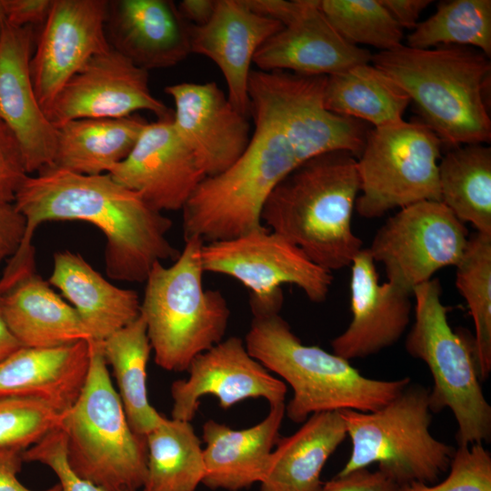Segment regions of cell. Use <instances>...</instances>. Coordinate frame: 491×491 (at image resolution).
Segmentation results:
<instances>
[{
  "mask_svg": "<svg viewBox=\"0 0 491 491\" xmlns=\"http://www.w3.org/2000/svg\"><path fill=\"white\" fill-rule=\"evenodd\" d=\"M326 80L251 71L253 135L241 156L223 173L205 177L183 207L185 239L196 237L205 244L259 229L269 195L299 165L332 151L360 155L366 125L325 107Z\"/></svg>",
  "mask_w": 491,
  "mask_h": 491,
  "instance_id": "obj_1",
  "label": "cell"
},
{
  "mask_svg": "<svg viewBox=\"0 0 491 491\" xmlns=\"http://www.w3.org/2000/svg\"><path fill=\"white\" fill-rule=\"evenodd\" d=\"M14 205L25 220L24 239L10 258L16 265L35 258L34 233L49 221H84L101 230L105 273L115 280L144 283L155 263L180 253L167 239L172 221L109 174L48 166L25 178Z\"/></svg>",
  "mask_w": 491,
  "mask_h": 491,
  "instance_id": "obj_2",
  "label": "cell"
},
{
  "mask_svg": "<svg viewBox=\"0 0 491 491\" xmlns=\"http://www.w3.org/2000/svg\"><path fill=\"white\" fill-rule=\"evenodd\" d=\"M359 191L356 156L342 150L324 153L275 187L264 205L262 223L316 265L340 270L350 266L363 249L352 227Z\"/></svg>",
  "mask_w": 491,
  "mask_h": 491,
  "instance_id": "obj_3",
  "label": "cell"
},
{
  "mask_svg": "<svg viewBox=\"0 0 491 491\" xmlns=\"http://www.w3.org/2000/svg\"><path fill=\"white\" fill-rule=\"evenodd\" d=\"M372 65L414 102L425 123L448 149L491 140V63L468 46L407 45L373 55Z\"/></svg>",
  "mask_w": 491,
  "mask_h": 491,
  "instance_id": "obj_4",
  "label": "cell"
},
{
  "mask_svg": "<svg viewBox=\"0 0 491 491\" xmlns=\"http://www.w3.org/2000/svg\"><path fill=\"white\" fill-rule=\"evenodd\" d=\"M244 342L255 359L292 387L294 394L286 415L294 423H304L321 412L376 411L411 383L408 376L369 378L348 360L304 345L279 313L253 316Z\"/></svg>",
  "mask_w": 491,
  "mask_h": 491,
  "instance_id": "obj_5",
  "label": "cell"
},
{
  "mask_svg": "<svg viewBox=\"0 0 491 491\" xmlns=\"http://www.w3.org/2000/svg\"><path fill=\"white\" fill-rule=\"evenodd\" d=\"M203 245L185 239L174 263H155L145 282L140 315L155 362L166 371H186L195 357L224 340L228 326L225 297L203 284Z\"/></svg>",
  "mask_w": 491,
  "mask_h": 491,
  "instance_id": "obj_6",
  "label": "cell"
},
{
  "mask_svg": "<svg viewBox=\"0 0 491 491\" xmlns=\"http://www.w3.org/2000/svg\"><path fill=\"white\" fill-rule=\"evenodd\" d=\"M90 364L84 388L63 413L71 468L105 491H140L147 466L145 436L128 424L113 386L99 341L89 340Z\"/></svg>",
  "mask_w": 491,
  "mask_h": 491,
  "instance_id": "obj_7",
  "label": "cell"
},
{
  "mask_svg": "<svg viewBox=\"0 0 491 491\" xmlns=\"http://www.w3.org/2000/svg\"><path fill=\"white\" fill-rule=\"evenodd\" d=\"M339 412L352 451L337 476L376 463L377 469L400 486L411 482L432 485L448 471L456 448L430 433L429 390L422 385L410 383L373 412Z\"/></svg>",
  "mask_w": 491,
  "mask_h": 491,
  "instance_id": "obj_8",
  "label": "cell"
},
{
  "mask_svg": "<svg viewBox=\"0 0 491 491\" xmlns=\"http://www.w3.org/2000/svg\"><path fill=\"white\" fill-rule=\"evenodd\" d=\"M415 321L405 347L408 355L427 366L434 386L429 391L433 414L448 408L456 422L458 446L483 444L491 439V406L478 377L473 342L455 332L447 308L441 301L438 279H430L412 293Z\"/></svg>",
  "mask_w": 491,
  "mask_h": 491,
  "instance_id": "obj_9",
  "label": "cell"
},
{
  "mask_svg": "<svg viewBox=\"0 0 491 491\" xmlns=\"http://www.w3.org/2000/svg\"><path fill=\"white\" fill-rule=\"evenodd\" d=\"M442 142L421 120L368 130L356 158L360 191L355 209L377 218L395 208L439 201L438 163Z\"/></svg>",
  "mask_w": 491,
  "mask_h": 491,
  "instance_id": "obj_10",
  "label": "cell"
},
{
  "mask_svg": "<svg viewBox=\"0 0 491 491\" xmlns=\"http://www.w3.org/2000/svg\"><path fill=\"white\" fill-rule=\"evenodd\" d=\"M201 259L205 273L233 277L250 291L252 316L280 313L282 286L286 284L296 286L310 301L322 303L334 279L331 271L265 225L234 238L204 244Z\"/></svg>",
  "mask_w": 491,
  "mask_h": 491,
  "instance_id": "obj_11",
  "label": "cell"
},
{
  "mask_svg": "<svg viewBox=\"0 0 491 491\" xmlns=\"http://www.w3.org/2000/svg\"><path fill=\"white\" fill-rule=\"evenodd\" d=\"M465 224L439 201L400 208L377 229L367 248L387 281L413 293L438 270L456 266L468 242Z\"/></svg>",
  "mask_w": 491,
  "mask_h": 491,
  "instance_id": "obj_12",
  "label": "cell"
},
{
  "mask_svg": "<svg viewBox=\"0 0 491 491\" xmlns=\"http://www.w3.org/2000/svg\"><path fill=\"white\" fill-rule=\"evenodd\" d=\"M148 71L112 47L93 56L60 89L45 110L56 127L81 118H121L139 111L157 120L172 119V111L154 96Z\"/></svg>",
  "mask_w": 491,
  "mask_h": 491,
  "instance_id": "obj_13",
  "label": "cell"
},
{
  "mask_svg": "<svg viewBox=\"0 0 491 491\" xmlns=\"http://www.w3.org/2000/svg\"><path fill=\"white\" fill-rule=\"evenodd\" d=\"M107 11L106 0H54L30 61L44 112L93 56L111 48L105 30Z\"/></svg>",
  "mask_w": 491,
  "mask_h": 491,
  "instance_id": "obj_14",
  "label": "cell"
},
{
  "mask_svg": "<svg viewBox=\"0 0 491 491\" xmlns=\"http://www.w3.org/2000/svg\"><path fill=\"white\" fill-rule=\"evenodd\" d=\"M189 377L171 386L172 418L191 422L199 399L205 395L218 398L227 409L248 398H265L270 406L285 403L287 387L247 351L237 336L222 340L198 355L187 370Z\"/></svg>",
  "mask_w": 491,
  "mask_h": 491,
  "instance_id": "obj_15",
  "label": "cell"
},
{
  "mask_svg": "<svg viewBox=\"0 0 491 491\" xmlns=\"http://www.w3.org/2000/svg\"><path fill=\"white\" fill-rule=\"evenodd\" d=\"M165 92L175 104L172 123L205 177L228 169L250 140L248 117L238 112L215 82L179 83Z\"/></svg>",
  "mask_w": 491,
  "mask_h": 491,
  "instance_id": "obj_16",
  "label": "cell"
},
{
  "mask_svg": "<svg viewBox=\"0 0 491 491\" xmlns=\"http://www.w3.org/2000/svg\"><path fill=\"white\" fill-rule=\"evenodd\" d=\"M108 174L160 212L182 210L205 178L172 119L148 122L128 156Z\"/></svg>",
  "mask_w": 491,
  "mask_h": 491,
  "instance_id": "obj_17",
  "label": "cell"
},
{
  "mask_svg": "<svg viewBox=\"0 0 491 491\" xmlns=\"http://www.w3.org/2000/svg\"><path fill=\"white\" fill-rule=\"evenodd\" d=\"M34 27L5 22L0 37V123L17 139L29 175L53 166L56 128L41 107L34 88L30 61Z\"/></svg>",
  "mask_w": 491,
  "mask_h": 491,
  "instance_id": "obj_18",
  "label": "cell"
},
{
  "mask_svg": "<svg viewBox=\"0 0 491 491\" xmlns=\"http://www.w3.org/2000/svg\"><path fill=\"white\" fill-rule=\"evenodd\" d=\"M366 48L346 42L332 26L320 0H301L295 16L257 50L258 70L329 76L372 61Z\"/></svg>",
  "mask_w": 491,
  "mask_h": 491,
  "instance_id": "obj_19",
  "label": "cell"
},
{
  "mask_svg": "<svg viewBox=\"0 0 491 491\" xmlns=\"http://www.w3.org/2000/svg\"><path fill=\"white\" fill-rule=\"evenodd\" d=\"M283 25L253 10L246 0H216L203 25H190L191 53L212 60L221 71L227 98L241 114L250 115L248 82L254 56Z\"/></svg>",
  "mask_w": 491,
  "mask_h": 491,
  "instance_id": "obj_20",
  "label": "cell"
},
{
  "mask_svg": "<svg viewBox=\"0 0 491 491\" xmlns=\"http://www.w3.org/2000/svg\"><path fill=\"white\" fill-rule=\"evenodd\" d=\"M352 320L331 341L333 353L350 361L395 345L410 323L412 294L388 281L379 283L375 261L363 248L351 264Z\"/></svg>",
  "mask_w": 491,
  "mask_h": 491,
  "instance_id": "obj_21",
  "label": "cell"
},
{
  "mask_svg": "<svg viewBox=\"0 0 491 491\" xmlns=\"http://www.w3.org/2000/svg\"><path fill=\"white\" fill-rule=\"evenodd\" d=\"M110 46L146 71L174 66L191 53L190 25L169 0L108 1Z\"/></svg>",
  "mask_w": 491,
  "mask_h": 491,
  "instance_id": "obj_22",
  "label": "cell"
},
{
  "mask_svg": "<svg viewBox=\"0 0 491 491\" xmlns=\"http://www.w3.org/2000/svg\"><path fill=\"white\" fill-rule=\"evenodd\" d=\"M88 341L52 348L17 349L0 362V397L35 399L62 414L66 412L86 381Z\"/></svg>",
  "mask_w": 491,
  "mask_h": 491,
  "instance_id": "obj_23",
  "label": "cell"
},
{
  "mask_svg": "<svg viewBox=\"0 0 491 491\" xmlns=\"http://www.w3.org/2000/svg\"><path fill=\"white\" fill-rule=\"evenodd\" d=\"M285 415V403L270 406L265 419L241 430L207 420L203 426L205 472L202 484L211 489L238 491L261 483Z\"/></svg>",
  "mask_w": 491,
  "mask_h": 491,
  "instance_id": "obj_24",
  "label": "cell"
},
{
  "mask_svg": "<svg viewBox=\"0 0 491 491\" xmlns=\"http://www.w3.org/2000/svg\"><path fill=\"white\" fill-rule=\"evenodd\" d=\"M3 319L24 347L52 348L91 340L75 308L35 271L0 295Z\"/></svg>",
  "mask_w": 491,
  "mask_h": 491,
  "instance_id": "obj_25",
  "label": "cell"
},
{
  "mask_svg": "<svg viewBox=\"0 0 491 491\" xmlns=\"http://www.w3.org/2000/svg\"><path fill=\"white\" fill-rule=\"evenodd\" d=\"M47 282L75 308L91 340L103 341L140 316L138 294L108 282L79 254L56 252Z\"/></svg>",
  "mask_w": 491,
  "mask_h": 491,
  "instance_id": "obj_26",
  "label": "cell"
},
{
  "mask_svg": "<svg viewBox=\"0 0 491 491\" xmlns=\"http://www.w3.org/2000/svg\"><path fill=\"white\" fill-rule=\"evenodd\" d=\"M339 411L311 415L294 434L277 440L260 491H321V473L345 441Z\"/></svg>",
  "mask_w": 491,
  "mask_h": 491,
  "instance_id": "obj_27",
  "label": "cell"
},
{
  "mask_svg": "<svg viewBox=\"0 0 491 491\" xmlns=\"http://www.w3.org/2000/svg\"><path fill=\"white\" fill-rule=\"evenodd\" d=\"M147 123L138 114L65 122L55 127L53 166L83 175L108 174L128 156Z\"/></svg>",
  "mask_w": 491,
  "mask_h": 491,
  "instance_id": "obj_28",
  "label": "cell"
},
{
  "mask_svg": "<svg viewBox=\"0 0 491 491\" xmlns=\"http://www.w3.org/2000/svg\"><path fill=\"white\" fill-rule=\"evenodd\" d=\"M411 103L406 93L370 63L326 76L324 105L331 113L374 127L395 124Z\"/></svg>",
  "mask_w": 491,
  "mask_h": 491,
  "instance_id": "obj_29",
  "label": "cell"
},
{
  "mask_svg": "<svg viewBox=\"0 0 491 491\" xmlns=\"http://www.w3.org/2000/svg\"><path fill=\"white\" fill-rule=\"evenodd\" d=\"M440 202L462 223L491 235V148L483 144L448 149L438 163Z\"/></svg>",
  "mask_w": 491,
  "mask_h": 491,
  "instance_id": "obj_30",
  "label": "cell"
},
{
  "mask_svg": "<svg viewBox=\"0 0 491 491\" xmlns=\"http://www.w3.org/2000/svg\"><path fill=\"white\" fill-rule=\"evenodd\" d=\"M100 346L106 364L113 368L129 426L136 434L146 436L165 416L148 401L146 366L152 348L145 319L140 315L100 341Z\"/></svg>",
  "mask_w": 491,
  "mask_h": 491,
  "instance_id": "obj_31",
  "label": "cell"
},
{
  "mask_svg": "<svg viewBox=\"0 0 491 491\" xmlns=\"http://www.w3.org/2000/svg\"><path fill=\"white\" fill-rule=\"evenodd\" d=\"M143 491H195L205 476L201 441L190 422L165 417L145 436Z\"/></svg>",
  "mask_w": 491,
  "mask_h": 491,
  "instance_id": "obj_32",
  "label": "cell"
},
{
  "mask_svg": "<svg viewBox=\"0 0 491 491\" xmlns=\"http://www.w3.org/2000/svg\"><path fill=\"white\" fill-rule=\"evenodd\" d=\"M456 286L466 302L475 336L472 340L478 377L491 373V235L476 232L456 266Z\"/></svg>",
  "mask_w": 491,
  "mask_h": 491,
  "instance_id": "obj_33",
  "label": "cell"
},
{
  "mask_svg": "<svg viewBox=\"0 0 491 491\" xmlns=\"http://www.w3.org/2000/svg\"><path fill=\"white\" fill-rule=\"evenodd\" d=\"M441 45L476 48L491 55V1L449 0L407 35V46L428 49Z\"/></svg>",
  "mask_w": 491,
  "mask_h": 491,
  "instance_id": "obj_34",
  "label": "cell"
},
{
  "mask_svg": "<svg viewBox=\"0 0 491 491\" xmlns=\"http://www.w3.org/2000/svg\"><path fill=\"white\" fill-rule=\"evenodd\" d=\"M320 7L336 31L353 45H371L384 52L402 45L404 29L380 0H320Z\"/></svg>",
  "mask_w": 491,
  "mask_h": 491,
  "instance_id": "obj_35",
  "label": "cell"
},
{
  "mask_svg": "<svg viewBox=\"0 0 491 491\" xmlns=\"http://www.w3.org/2000/svg\"><path fill=\"white\" fill-rule=\"evenodd\" d=\"M63 414L31 398L0 397V448L26 449L61 426Z\"/></svg>",
  "mask_w": 491,
  "mask_h": 491,
  "instance_id": "obj_36",
  "label": "cell"
},
{
  "mask_svg": "<svg viewBox=\"0 0 491 491\" xmlns=\"http://www.w3.org/2000/svg\"><path fill=\"white\" fill-rule=\"evenodd\" d=\"M444 480L411 482L398 491H491V453L483 444L458 446Z\"/></svg>",
  "mask_w": 491,
  "mask_h": 491,
  "instance_id": "obj_37",
  "label": "cell"
},
{
  "mask_svg": "<svg viewBox=\"0 0 491 491\" xmlns=\"http://www.w3.org/2000/svg\"><path fill=\"white\" fill-rule=\"evenodd\" d=\"M24 462L41 463L56 475L61 491H105L79 476L70 466L66 455V438L58 427L23 451Z\"/></svg>",
  "mask_w": 491,
  "mask_h": 491,
  "instance_id": "obj_38",
  "label": "cell"
},
{
  "mask_svg": "<svg viewBox=\"0 0 491 491\" xmlns=\"http://www.w3.org/2000/svg\"><path fill=\"white\" fill-rule=\"evenodd\" d=\"M28 175L17 139L0 123V204H14L18 189Z\"/></svg>",
  "mask_w": 491,
  "mask_h": 491,
  "instance_id": "obj_39",
  "label": "cell"
},
{
  "mask_svg": "<svg viewBox=\"0 0 491 491\" xmlns=\"http://www.w3.org/2000/svg\"><path fill=\"white\" fill-rule=\"evenodd\" d=\"M399 486L376 469H358L324 482L321 491H398Z\"/></svg>",
  "mask_w": 491,
  "mask_h": 491,
  "instance_id": "obj_40",
  "label": "cell"
},
{
  "mask_svg": "<svg viewBox=\"0 0 491 491\" xmlns=\"http://www.w3.org/2000/svg\"><path fill=\"white\" fill-rule=\"evenodd\" d=\"M54 0H2L5 22L24 27L44 25Z\"/></svg>",
  "mask_w": 491,
  "mask_h": 491,
  "instance_id": "obj_41",
  "label": "cell"
},
{
  "mask_svg": "<svg viewBox=\"0 0 491 491\" xmlns=\"http://www.w3.org/2000/svg\"><path fill=\"white\" fill-rule=\"evenodd\" d=\"M25 233V220L14 204H0V265L18 250Z\"/></svg>",
  "mask_w": 491,
  "mask_h": 491,
  "instance_id": "obj_42",
  "label": "cell"
},
{
  "mask_svg": "<svg viewBox=\"0 0 491 491\" xmlns=\"http://www.w3.org/2000/svg\"><path fill=\"white\" fill-rule=\"evenodd\" d=\"M23 449L15 447L0 448V491H35L25 486L18 478L23 460ZM40 491H61L56 484Z\"/></svg>",
  "mask_w": 491,
  "mask_h": 491,
  "instance_id": "obj_43",
  "label": "cell"
},
{
  "mask_svg": "<svg viewBox=\"0 0 491 491\" xmlns=\"http://www.w3.org/2000/svg\"><path fill=\"white\" fill-rule=\"evenodd\" d=\"M402 29H415L422 12L431 0H380Z\"/></svg>",
  "mask_w": 491,
  "mask_h": 491,
  "instance_id": "obj_44",
  "label": "cell"
},
{
  "mask_svg": "<svg viewBox=\"0 0 491 491\" xmlns=\"http://www.w3.org/2000/svg\"><path fill=\"white\" fill-rule=\"evenodd\" d=\"M216 6V0H183L177 8L183 18L192 25H203L209 21Z\"/></svg>",
  "mask_w": 491,
  "mask_h": 491,
  "instance_id": "obj_45",
  "label": "cell"
},
{
  "mask_svg": "<svg viewBox=\"0 0 491 491\" xmlns=\"http://www.w3.org/2000/svg\"><path fill=\"white\" fill-rule=\"evenodd\" d=\"M23 347L6 326L0 308V362Z\"/></svg>",
  "mask_w": 491,
  "mask_h": 491,
  "instance_id": "obj_46",
  "label": "cell"
},
{
  "mask_svg": "<svg viewBox=\"0 0 491 491\" xmlns=\"http://www.w3.org/2000/svg\"><path fill=\"white\" fill-rule=\"evenodd\" d=\"M5 24V18L4 9L2 5V0H0V37L2 35Z\"/></svg>",
  "mask_w": 491,
  "mask_h": 491,
  "instance_id": "obj_47",
  "label": "cell"
}]
</instances>
